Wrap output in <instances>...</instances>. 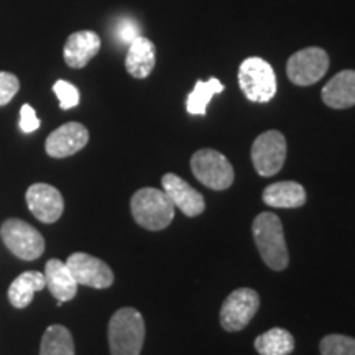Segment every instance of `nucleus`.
Masks as SVG:
<instances>
[{
  "label": "nucleus",
  "mask_w": 355,
  "mask_h": 355,
  "mask_svg": "<svg viewBox=\"0 0 355 355\" xmlns=\"http://www.w3.org/2000/svg\"><path fill=\"white\" fill-rule=\"evenodd\" d=\"M66 265L69 266L78 285L97 288V290L112 286V270H110V266L105 261L96 259V257L84 254V252H76V254L69 257Z\"/></svg>",
  "instance_id": "9d476101"
},
{
  "label": "nucleus",
  "mask_w": 355,
  "mask_h": 355,
  "mask_svg": "<svg viewBox=\"0 0 355 355\" xmlns=\"http://www.w3.org/2000/svg\"><path fill=\"white\" fill-rule=\"evenodd\" d=\"M322 101L331 109H349L355 105V71L344 69L337 73L322 87Z\"/></svg>",
  "instance_id": "dca6fc26"
},
{
  "label": "nucleus",
  "mask_w": 355,
  "mask_h": 355,
  "mask_svg": "<svg viewBox=\"0 0 355 355\" xmlns=\"http://www.w3.org/2000/svg\"><path fill=\"white\" fill-rule=\"evenodd\" d=\"M263 202L277 209H295L306 202V189L296 181H279L266 186Z\"/></svg>",
  "instance_id": "a211bd4d"
},
{
  "label": "nucleus",
  "mask_w": 355,
  "mask_h": 355,
  "mask_svg": "<svg viewBox=\"0 0 355 355\" xmlns=\"http://www.w3.org/2000/svg\"><path fill=\"white\" fill-rule=\"evenodd\" d=\"M329 69V56L322 48H304L295 53L286 64L288 79L296 86H313Z\"/></svg>",
  "instance_id": "0eeeda50"
},
{
  "label": "nucleus",
  "mask_w": 355,
  "mask_h": 355,
  "mask_svg": "<svg viewBox=\"0 0 355 355\" xmlns=\"http://www.w3.org/2000/svg\"><path fill=\"white\" fill-rule=\"evenodd\" d=\"M101 50V38L96 32L83 30L73 33L66 40L64 44V61L69 68L81 69L94 58Z\"/></svg>",
  "instance_id": "4468645a"
},
{
  "label": "nucleus",
  "mask_w": 355,
  "mask_h": 355,
  "mask_svg": "<svg viewBox=\"0 0 355 355\" xmlns=\"http://www.w3.org/2000/svg\"><path fill=\"white\" fill-rule=\"evenodd\" d=\"M19 125H20V130L24 133L37 132L40 125H42V122H40V119L37 117V112H35V109L30 104L21 105Z\"/></svg>",
  "instance_id": "bb28decb"
},
{
  "label": "nucleus",
  "mask_w": 355,
  "mask_h": 355,
  "mask_svg": "<svg viewBox=\"0 0 355 355\" xmlns=\"http://www.w3.org/2000/svg\"><path fill=\"white\" fill-rule=\"evenodd\" d=\"M115 40L122 44H130L133 40L140 37V26L130 17H123L115 24L114 28Z\"/></svg>",
  "instance_id": "393cba45"
},
{
  "label": "nucleus",
  "mask_w": 355,
  "mask_h": 355,
  "mask_svg": "<svg viewBox=\"0 0 355 355\" xmlns=\"http://www.w3.org/2000/svg\"><path fill=\"white\" fill-rule=\"evenodd\" d=\"M252 232H254L257 248H259L266 266H270L275 272L285 270L290 263V255H288L285 234H283L279 217L272 212H261L255 217Z\"/></svg>",
  "instance_id": "f257e3e1"
},
{
  "label": "nucleus",
  "mask_w": 355,
  "mask_h": 355,
  "mask_svg": "<svg viewBox=\"0 0 355 355\" xmlns=\"http://www.w3.org/2000/svg\"><path fill=\"white\" fill-rule=\"evenodd\" d=\"M26 206L38 220L53 224L60 219L64 211V201L55 186L37 183L32 184L25 194Z\"/></svg>",
  "instance_id": "9b49d317"
},
{
  "label": "nucleus",
  "mask_w": 355,
  "mask_h": 355,
  "mask_svg": "<svg viewBox=\"0 0 355 355\" xmlns=\"http://www.w3.org/2000/svg\"><path fill=\"white\" fill-rule=\"evenodd\" d=\"M40 355H74V340L64 326L55 324L44 331Z\"/></svg>",
  "instance_id": "4be33fe9"
},
{
  "label": "nucleus",
  "mask_w": 355,
  "mask_h": 355,
  "mask_svg": "<svg viewBox=\"0 0 355 355\" xmlns=\"http://www.w3.org/2000/svg\"><path fill=\"white\" fill-rule=\"evenodd\" d=\"M130 209L133 219L148 230H163L175 217V206L165 191L157 188H141L132 196Z\"/></svg>",
  "instance_id": "7ed1b4c3"
},
{
  "label": "nucleus",
  "mask_w": 355,
  "mask_h": 355,
  "mask_svg": "<svg viewBox=\"0 0 355 355\" xmlns=\"http://www.w3.org/2000/svg\"><path fill=\"white\" fill-rule=\"evenodd\" d=\"M239 86L248 101L270 102L277 94V76L272 64L261 58H247L239 68Z\"/></svg>",
  "instance_id": "20e7f679"
},
{
  "label": "nucleus",
  "mask_w": 355,
  "mask_h": 355,
  "mask_svg": "<svg viewBox=\"0 0 355 355\" xmlns=\"http://www.w3.org/2000/svg\"><path fill=\"white\" fill-rule=\"evenodd\" d=\"M260 308L259 293L250 288H239L230 293L220 308V324L225 331H242L254 319Z\"/></svg>",
  "instance_id": "6e6552de"
},
{
  "label": "nucleus",
  "mask_w": 355,
  "mask_h": 355,
  "mask_svg": "<svg viewBox=\"0 0 355 355\" xmlns=\"http://www.w3.org/2000/svg\"><path fill=\"white\" fill-rule=\"evenodd\" d=\"M191 170L206 188L222 191L234 183V168L220 152L202 148L191 158Z\"/></svg>",
  "instance_id": "39448f33"
},
{
  "label": "nucleus",
  "mask_w": 355,
  "mask_h": 355,
  "mask_svg": "<svg viewBox=\"0 0 355 355\" xmlns=\"http://www.w3.org/2000/svg\"><path fill=\"white\" fill-rule=\"evenodd\" d=\"M0 235L8 250L21 260H37L44 252L43 235L25 220H6L0 227Z\"/></svg>",
  "instance_id": "423d86ee"
},
{
  "label": "nucleus",
  "mask_w": 355,
  "mask_h": 355,
  "mask_svg": "<svg viewBox=\"0 0 355 355\" xmlns=\"http://www.w3.org/2000/svg\"><path fill=\"white\" fill-rule=\"evenodd\" d=\"M46 286L44 273L25 272L17 277L8 288V301L15 308H26L33 301L35 293L42 291Z\"/></svg>",
  "instance_id": "6ab92c4d"
},
{
  "label": "nucleus",
  "mask_w": 355,
  "mask_h": 355,
  "mask_svg": "<svg viewBox=\"0 0 355 355\" xmlns=\"http://www.w3.org/2000/svg\"><path fill=\"white\" fill-rule=\"evenodd\" d=\"M145 343V321L140 311L122 308L109 322V345L112 355H140Z\"/></svg>",
  "instance_id": "f03ea898"
},
{
  "label": "nucleus",
  "mask_w": 355,
  "mask_h": 355,
  "mask_svg": "<svg viewBox=\"0 0 355 355\" xmlns=\"http://www.w3.org/2000/svg\"><path fill=\"white\" fill-rule=\"evenodd\" d=\"M286 159V140L277 130L263 132L252 145V162L260 176H273Z\"/></svg>",
  "instance_id": "1a4fd4ad"
},
{
  "label": "nucleus",
  "mask_w": 355,
  "mask_h": 355,
  "mask_svg": "<svg viewBox=\"0 0 355 355\" xmlns=\"http://www.w3.org/2000/svg\"><path fill=\"white\" fill-rule=\"evenodd\" d=\"M322 355H355V339L343 334L326 336L319 344Z\"/></svg>",
  "instance_id": "5701e85b"
},
{
  "label": "nucleus",
  "mask_w": 355,
  "mask_h": 355,
  "mask_svg": "<svg viewBox=\"0 0 355 355\" xmlns=\"http://www.w3.org/2000/svg\"><path fill=\"white\" fill-rule=\"evenodd\" d=\"M157 63V50L148 38L139 37L128 44L125 58V68L130 76L137 79H145L152 74Z\"/></svg>",
  "instance_id": "f3484780"
},
{
  "label": "nucleus",
  "mask_w": 355,
  "mask_h": 355,
  "mask_svg": "<svg viewBox=\"0 0 355 355\" xmlns=\"http://www.w3.org/2000/svg\"><path fill=\"white\" fill-rule=\"evenodd\" d=\"M89 141L87 128L79 122H68L48 135L46 153L53 158H66L81 152Z\"/></svg>",
  "instance_id": "f8f14e48"
},
{
  "label": "nucleus",
  "mask_w": 355,
  "mask_h": 355,
  "mask_svg": "<svg viewBox=\"0 0 355 355\" xmlns=\"http://www.w3.org/2000/svg\"><path fill=\"white\" fill-rule=\"evenodd\" d=\"M44 279H46L48 290L60 304L71 301L76 296L79 285L64 261L58 259L48 260L44 265Z\"/></svg>",
  "instance_id": "2eb2a0df"
},
{
  "label": "nucleus",
  "mask_w": 355,
  "mask_h": 355,
  "mask_svg": "<svg viewBox=\"0 0 355 355\" xmlns=\"http://www.w3.org/2000/svg\"><path fill=\"white\" fill-rule=\"evenodd\" d=\"M162 186L165 194L173 202V206H176L183 214L188 217H196L204 212L206 204H204L202 194L186 183L183 178L175 175V173H168V175L163 176Z\"/></svg>",
  "instance_id": "ddd939ff"
},
{
  "label": "nucleus",
  "mask_w": 355,
  "mask_h": 355,
  "mask_svg": "<svg viewBox=\"0 0 355 355\" xmlns=\"http://www.w3.org/2000/svg\"><path fill=\"white\" fill-rule=\"evenodd\" d=\"M53 91H55L58 101H60V107L63 110L76 107L79 101H81L78 87L68 81H63V79H60V81L55 83Z\"/></svg>",
  "instance_id": "b1692460"
},
{
  "label": "nucleus",
  "mask_w": 355,
  "mask_h": 355,
  "mask_svg": "<svg viewBox=\"0 0 355 355\" xmlns=\"http://www.w3.org/2000/svg\"><path fill=\"white\" fill-rule=\"evenodd\" d=\"M255 349L260 355H290L295 350V339L286 329L273 327L257 337Z\"/></svg>",
  "instance_id": "aec40b11"
},
{
  "label": "nucleus",
  "mask_w": 355,
  "mask_h": 355,
  "mask_svg": "<svg viewBox=\"0 0 355 355\" xmlns=\"http://www.w3.org/2000/svg\"><path fill=\"white\" fill-rule=\"evenodd\" d=\"M224 91V84L219 79L211 78L209 81H198L186 99V110L191 115H204L212 97Z\"/></svg>",
  "instance_id": "412c9836"
},
{
  "label": "nucleus",
  "mask_w": 355,
  "mask_h": 355,
  "mask_svg": "<svg viewBox=\"0 0 355 355\" xmlns=\"http://www.w3.org/2000/svg\"><path fill=\"white\" fill-rule=\"evenodd\" d=\"M20 89V81L15 74L0 71V107L7 105Z\"/></svg>",
  "instance_id": "a878e982"
}]
</instances>
